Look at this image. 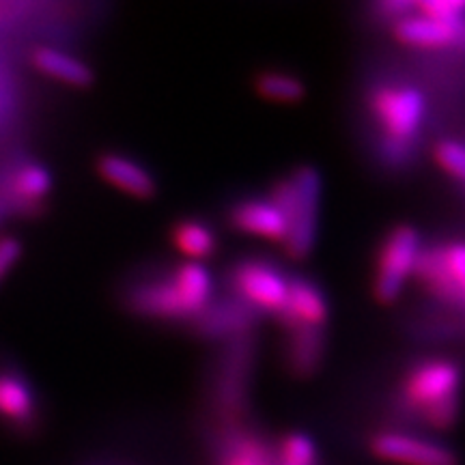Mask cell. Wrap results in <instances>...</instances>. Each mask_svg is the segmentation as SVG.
Here are the masks:
<instances>
[{
    "mask_svg": "<svg viewBox=\"0 0 465 465\" xmlns=\"http://www.w3.org/2000/svg\"><path fill=\"white\" fill-rule=\"evenodd\" d=\"M212 300V276L192 261L143 276L125 293V304L132 312L155 322H194Z\"/></svg>",
    "mask_w": 465,
    "mask_h": 465,
    "instance_id": "cell-1",
    "label": "cell"
},
{
    "mask_svg": "<svg viewBox=\"0 0 465 465\" xmlns=\"http://www.w3.org/2000/svg\"><path fill=\"white\" fill-rule=\"evenodd\" d=\"M461 381L455 360H418L401 377L397 411L433 431H450L461 418Z\"/></svg>",
    "mask_w": 465,
    "mask_h": 465,
    "instance_id": "cell-2",
    "label": "cell"
},
{
    "mask_svg": "<svg viewBox=\"0 0 465 465\" xmlns=\"http://www.w3.org/2000/svg\"><path fill=\"white\" fill-rule=\"evenodd\" d=\"M369 114L380 130V155L388 166H407L416 153L424 124L422 93L410 84H380L369 93Z\"/></svg>",
    "mask_w": 465,
    "mask_h": 465,
    "instance_id": "cell-3",
    "label": "cell"
},
{
    "mask_svg": "<svg viewBox=\"0 0 465 465\" xmlns=\"http://www.w3.org/2000/svg\"><path fill=\"white\" fill-rule=\"evenodd\" d=\"M267 194L287 218V240L282 243L287 257L306 259L317 242L322 174L312 166H298L278 179Z\"/></svg>",
    "mask_w": 465,
    "mask_h": 465,
    "instance_id": "cell-4",
    "label": "cell"
},
{
    "mask_svg": "<svg viewBox=\"0 0 465 465\" xmlns=\"http://www.w3.org/2000/svg\"><path fill=\"white\" fill-rule=\"evenodd\" d=\"M414 276L440 304L465 311V242H433L420 248Z\"/></svg>",
    "mask_w": 465,
    "mask_h": 465,
    "instance_id": "cell-5",
    "label": "cell"
},
{
    "mask_svg": "<svg viewBox=\"0 0 465 465\" xmlns=\"http://www.w3.org/2000/svg\"><path fill=\"white\" fill-rule=\"evenodd\" d=\"M420 235L411 224H394L383 232L373 265V295L381 304H392L414 274L420 254Z\"/></svg>",
    "mask_w": 465,
    "mask_h": 465,
    "instance_id": "cell-6",
    "label": "cell"
},
{
    "mask_svg": "<svg viewBox=\"0 0 465 465\" xmlns=\"http://www.w3.org/2000/svg\"><path fill=\"white\" fill-rule=\"evenodd\" d=\"M54 174L44 162L20 155L0 171V212L35 218L48 207Z\"/></svg>",
    "mask_w": 465,
    "mask_h": 465,
    "instance_id": "cell-7",
    "label": "cell"
},
{
    "mask_svg": "<svg viewBox=\"0 0 465 465\" xmlns=\"http://www.w3.org/2000/svg\"><path fill=\"white\" fill-rule=\"evenodd\" d=\"M229 287L231 295L242 300L259 315H281L287 302L289 278L278 267L274 261L246 257L235 261L229 270Z\"/></svg>",
    "mask_w": 465,
    "mask_h": 465,
    "instance_id": "cell-8",
    "label": "cell"
},
{
    "mask_svg": "<svg viewBox=\"0 0 465 465\" xmlns=\"http://www.w3.org/2000/svg\"><path fill=\"white\" fill-rule=\"evenodd\" d=\"M369 450L381 461L397 465H459L450 446L405 431H377L371 435Z\"/></svg>",
    "mask_w": 465,
    "mask_h": 465,
    "instance_id": "cell-9",
    "label": "cell"
},
{
    "mask_svg": "<svg viewBox=\"0 0 465 465\" xmlns=\"http://www.w3.org/2000/svg\"><path fill=\"white\" fill-rule=\"evenodd\" d=\"M226 220L235 231L259 240L284 243L287 240V218L281 207L267 196H243L226 212Z\"/></svg>",
    "mask_w": 465,
    "mask_h": 465,
    "instance_id": "cell-10",
    "label": "cell"
},
{
    "mask_svg": "<svg viewBox=\"0 0 465 465\" xmlns=\"http://www.w3.org/2000/svg\"><path fill=\"white\" fill-rule=\"evenodd\" d=\"M330 304L322 284L308 276H289L287 302L276 317L282 330L287 328H328Z\"/></svg>",
    "mask_w": 465,
    "mask_h": 465,
    "instance_id": "cell-11",
    "label": "cell"
},
{
    "mask_svg": "<svg viewBox=\"0 0 465 465\" xmlns=\"http://www.w3.org/2000/svg\"><path fill=\"white\" fill-rule=\"evenodd\" d=\"M37 420L39 399L31 380L14 366H0V422L14 431H33Z\"/></svg>",
    "mask_w": 465,
    "mask_h": 465,
    "instance_id": "cell-12",
    "label": "cell"
},
{
    "mask_svg": "<svg viewBox=\"0 0 465 465\" xmlns=\"http://www.w3.org/2000/svg\"><path fill=\"white\" fill-rule=\"evenodd\" d=\"M95 171L121 194L136 201H149L158 194V182L143 162L119 151H104L95 162Z\"/></svg>",
    "mask_w": 465,
    "mask_h": 465,
    "instance_id": "cell-13",
    "label": "cell"
},
{
    "mask_svg": "<svg viewBox=\"0 0 465 465\" xmlns=\"http://www.w3.org/2000/svg\"><path fill=\"white\" fill-rule=\"evenodd\" d=\"M257 319V311L243 304L235 295H229L226 300L209 302V306L192 323L203 339H237L248 334Z\"/></svg>",
    "mask_w": 465,
    "mask_h": 465,
    "instance_id": "cell-14",
    "label": "cell"
},
{
    "mask_svg": "<svg viewBox=\"0 0 465 465\" xmlns=\"http://www.w3.org/2000/svg\"><path fill=\"white\" fill-rule=\"evenodd\" d=\"M463 20L444 22L422 14V11H418V7H414L411 14L401 17L397 25L392 26V35L397 42L407 45V48L444 50L452 48V45L457 48L459 28H461Z\"/></svg>",
    "mask_w": 465,
    "mask_h": 465,
    "instance_id": "cell-15",
    "label": "cell"
},
{
    "mask_svg": "<svg viewBox=\"0 0 465 465\" xmlns=\"http://www.w3.org/2000/svg\"><path fill=\"white\" fill-rule=\"evenodd\" d=\"M328 351V328H287L284 330L282 362L289 375L306 380L315 375Z\"/></svg>",
    "mask_w": 465,
    "mask_h": 465,
    "instance_id": "cell-16",
    "label": "cell"
},
{
    "mask_svg": "<svg viewBox=\"0 0 465 465\" xmlns=\"http://www.w3.org/2000/svg\"><path fill=\"white\" fill-rule=\"evenodd\" d=\"M31 65L35 67V72L45 75L48 80L74 86V89H86V86L93 84V78H95L89 63H84L74 52H67L50 44L35 45L31 50Z\"/></svg>",
    "mask_w": 465,
    "mask_h": 465,
    "instance_id": "cell-17",
    "label": "cell"
},
{
    "mask_svg": "<svg viewBox=\"0 0 465 465\" xmlns=\"http://www.w3.org/2000/svg\"><path fill=\"white\" fill-rule=\"evenodd\" d=\"M248 334L232 339V349L224 360L223 373L218 380V405L224 414H240L243 397V383L248 380V366L252 360Z\"/></svg>",
    "mask_w": 465,
    "mask_h": 465,
    "instance_id": "cell-18",
    "label": "cell"
},
{
    "mask_svg": "<svg viewBox=\"0 0 465 465\" xmlns=\"http://www.w3.org/2000/svg\"><path fill=\"white\" fill-rule=\"evenodd\" d=\"M218 465H278L276 446L272 449L259 433L232 431L224 435Z\"/></svg>",
    "mask_w": 465,
    "mask_h": 465,
    "instance_id": "cell-19",
    "label": "cell"
},
{
    "mask_svg": "<svg viewBox=\"0 0 465 465\" xmlns=\"http://www.w3.org/2000/svg\"><path fill=\"white\" fill-rule=\"evenodd\" d=\"M171 242L192 263L213 257L218 248L216 231L205 220L199 218L177 220L171 229Z\"/></svg>",
    "mask_w": 465,
    "mask_h": 465,
    "instance_id": "cell-20",
    "label": "cell"
},
{
    "mask_svg": "<svg viewBox=\"0 0 465 465\" xmlns=\"http://www.w3.org/2000/svg\"><path fill=\"white\" fill-rule=\"evenodd\" d=\"M254 89L261 97L270 102H282V104H295L304 100L306 86L298 75L287 72H261L254 78Z\"/></svg>",
    "mask_w": 465,
    "mask_h": 465,
    "instance_id": "cell-21",
    "label": "cell"
},
{
    "mask_svg": "<svg viewBox=\"0 0 465 465\" xmlns=\"http://www.w3.org/2000/svg\"><path fill=\"white\" fill-rule=\"evenodd\" d=\"M278 465H317L319 455L312 441L304 433L282 435L276 446Z\"/></svg>",
    "mask_w": 465,
    "mask_h": 465,
    "instance_id": "cell-22",
    "label": "cell"
},
{
    "mask_svg": "<svg viewBox=\"0 0 465 465\" xmlns=\"http://www.w3.org/2000/svg\"><path fill=\"white\" fill-rule=\"evenodd\" d=\"M435 160L450 177L465 183V144L457 141H440L433 149Z\"/></svg>",
    "mask_w": 465,
    "mask_h": 465,
    "instance_id": "cell-23",
    "label": "cell"
},
{
    "mask_svg": "<svg viewBox=\"0 0 465 465\" xmlns=\"http://www.w3.org/2000/svg\"><path fill=\"white\" fill-rule=\"evenodd\" d=\"M22 259V242L15 235H0V284L15 270Z\"/></svg>",
    "mask_w": 465,
    "mask_h": 465,
    "instance_id": "cell-24",
    "label": "cell"
}]
</instances>
